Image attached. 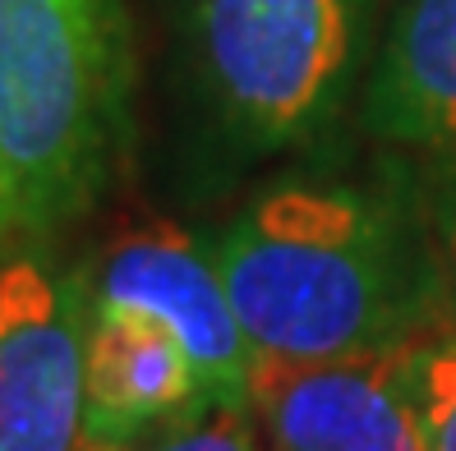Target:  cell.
I'll use <instances>...</instances> for the list:
<instances>
[{
  "label": "cell",
  "mask_w": 456,
  "mask_h": 451,
  "mask_svg": "<svg viewBox=\"0 0 456 451\" xmlns=\"http://www.w3.org/2000/svg\"><path fill=\"white\" fill-rule=\"evenodd\" d=\"M438 254H443L447 286L456 290V180H452V189L443 194V212H438Z\"/></svg>",
  "instance_id": "cell-11"
},
{
  "label": "cell",
  "mask_w": 456,
  "mask_h": 451,
  "mask_svg": "<svg viewBox=\"0 0 456 451\" xmlns=\"http://www.w3.org/2000/svg\"><path fill=\"white\" fill-rule=\"evenodd\" d=\"M369 129L401 148H456V0H406L373 78Z\"/></svg>",
  "instance_id": "cell-8"
},
{
  "label": "cell",
  "mask_w": 456,
  "mask_h": 451,
  "mask_svg": "<svg viewBox=\"0 0 456 451\" xmlns=\"http://www.w3.org/2000/svg\"><path fill=\"white\" fill-rule=\"evenodd\" d=\"M212 254L258 359L328 364L411 341V254L360 189L277 184L222 230Z\"/></svg>",
  "instance_id": "cell-1"
},
{
  "label": "cell",
  "mask_w": 456,
  "mask_h": 451,
  "mask_svg": "<svg viewBox=\"0 0 456 451\" xmlns=\"http://www.w3.org/2000/svg\"><path fill=\"white\" fill-rule=\"evenodd\" d=\"M415 341V336H411ZM411 341L328 364L254 359L249 410L273 451H434L411 391Z\"/></svg>",
  "instance_id": "cell-6"
},
{
  "label": "cell",
  "mask_w": 456,
  "mask_h": 451,
  "mask_svg": "<svg viewBox=\"0 0 456 451\" xmlns=\"http://www.w3.org/2000/svg\"><path fill=\"white\" fill-rule=\"evenodd\" d=\"M88 313H125L167 327L199 374L208 406H249L254 346L235 318L212 245L175 221H148L106 245L88 281Z\"/></svg>",
  "instance_id": "cell-4"
},
{
  "label": "cell",
  "mask_w": 456,
  "mask_h": 451,
  "mask_svg": "<svg viewBox=\"0 0 456 451\" xmlns=\"http://www.w3.org/2000/svg\"><path fill=\"white\" fill-rule=\"evenodd\" d=\"M102 451V447H88ZM120 451H258V419L249 406H194L190 415L171 419L167 429L148 433L143 442Z\"/></svg>",
  "instance_id": "cell-10"
},
{
  "label": "cell",
  "mask_w": 456,
  "mask_h": 451,
  "mask_svg": "<svg viewBox=\"0 0 456 451\" xmlns=\"http://www.w3.org/2000/svg\"><path fill=\"white\" fill-rule=\"evenodd\" d=\"M203 406L199 374L180 341L125 313H88L84 341V433L88 447L120 451Z\"/></svg>",
  "instance_id": "cell-7"
},
{
  "label": "cell",
  "mask_w": 456,
  "mask_h": 451,
  "mask_svg": "<svg viewBox=\"0 0 456 451\" xmlns=\"http://www.w3.org/2000/svg\"><path fill=\"white\" fill-rule=\"evenodd\" d=\"M411 391L434 451H456V332L411 341Z\"/></svg>",
  "instance_id": "cell-9"
},
{
  "label": "cell",
  "mask_w": 456,
  "mask_h": 451,
  "mask_svg": "<svg viewBox=\"0 0 456 451\" xmlns=\"http://www.w3.org/2000/svg\"><path fill=\"white\" fill-rule=\"evenodd\" d=\"M88 295L37 249L0 262V451H88Z\"/></svg>",
  "instance_id": "cell-5"
},
{
  "label": "cell",
  "mask_w": 456,
  "mask_h": 451,
  "mask_svg": "<svg viewBox=\"0 0 456 451\" xmlns=\"http://www.w3.org/2000/svg\"><path fill=\"white\" fill-rule=\"evenodd\" d=\"M125 129L120 0H0V249H37L84 217Z\"/></svg>",
  "instance_id": "cell-2"
},
{
  "label": "cell",
  "mask_w": 456,
  "mask_h": 451,
  "mask_svg": "<svg viewBox=\"0 0 456 451\" xmlns=\"http://www.w3.org/2000/svg\"><path fill=\"white\" fill-rule=\"evenodd\" d=\"M360 0H194L199 65L263 148L314 134L355 65Z\"/></svg>",
  "instance_id": "cell-3"
}]
</instances>
